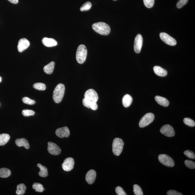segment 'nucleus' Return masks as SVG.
<instances>
[{
	"mask_svg": "<svg viewBox=\"0 0 195 195\" xmlns=\"http://www.w3.org/2000/svg\"><path fill=\"white\" fill-rule=\"evenodd\" d=\"M56 133L58 137L60 138H68L69 136L70 131L67 127L65 126L56 129Z\"/></svg>",
	"mask_w": 195,
	"mask_h": 195,
	"instance_id": "obj_13",
	"label": "nucleus"
},
{
	"mask_svg": "<svg viewBox=\"0 0 195 195\" xmlns=\"http://www.w3.org/2000/svg\"><path fill=\"white\" fill-rule=\"evenodd\" d=\"M156 102L159 105L163 107H168L169 106V102L168 100L166 98L159 96H156L155 97Z\"/></svg>",
	"mask_w": 195,
	"mask_h": 195,
	"instance_id": "obj_20",
	"label": "nucleus"
},
{
	"mask_svg": "<svg viewBox=\"0 0 195 195\" xmlns=\"http://www.w3.org/2000/svg\"><path fill=\"white\" fill-rule=\"evenodd\" d=\"M160 37L162 41L168 45L173 46L177 44L176 40L166 33H161Z\"/></svg>",
	"mask_w": 195,
	"mask_h": 195,
	"instance_id": "obj_7",
	"label": "nucleus"
},
{
	"mask_svg": "<svg viewBox=\"0 0 195 195\" xmlns=\"http://www.w3.org/2000/svg\"><path fill=\"white\" fill-rule=\"evenodd\" d=\"M84 97L92 102H97L98 100V96L96 91L93 89H90L85 92Z\"/></svg>",
	"mask_w": 195,
	"mask_h": 195,
	"instance_id": "obj_9",
	"label": "nucleus"
},
{
	"mask_svg": "<svg viewBox=\"0 0 195 195\" xmlns=\"http://www.w3.org/2000/svg\"><path fill=\"white\" fill-rule=\"evenodd\" d=\"M83 104L84 106L91 108L92 110H96L98 109V106L96 102H92L85 98H84L83 99Z\"/></svg>",
	"mask_w": 195,
	"mask_h": 195,
	"instance_id": "obj_16",
	"label": "nucleus"
},
{
	"mask_svg": "<svg viewBox=\"0 0 195 195\" xmlns=\"http://www.w3.org/2000/svg\"><path fill=\"white\" fill-rule=\"evenodd\" d=\"M133 192L135 195H143V193L141 187L138 185L135 184L133 186Z\"/></svg>",
	"mask_w": 195,
	"mask_h": 195,
	"instance_id": "obj_28",
	"label": "nucleus"
},
{
	"mask_svg": "<svg viewBox=\"0 0 195 195\" xmlns=\"http://www.w3.org/2000/svg\"><path fill=\"white\" fill-rule=\"evenodd\" d=\"M185 164L187 167L190 169H195V163L190 160H187L185 161Z\"/></svg>",
	"mask_w": 195,
	"mask_h": 195,
	"instance_id": "obj_32",
	"label": "nucleus"
},
{
	"mask_svg": "<svg viewBox=\"0 0 195 195\" xmlns=\"http://www.w3.org/2000/svg\"><path fill=\"white\" fill-rule=\"evenodd\" d=\"M158 159L161 163L166 166L172 167L175 166L173 159L167 155L160 154L159 156Z\"/></svg>",
	"mask_w": 195,
	"mask_h": 195,
	"instance_id": "obj_6",
	"label": "nucleus"
},
{
	"mask_svg": "<svg viewBox=\"0 0 195 195\" xmlns=\"http://www.w3.org/2000/svg\"><path fill=\"white\" fill-rule=\"evenodd\" d=\"M40 169V171L39 172V175L43 178H46L48 175V170L47 168L45 166H43L41 164L38 163L37 165Z\"/></svg>",
	"mask_w": 195,
	"mask_h": 195,
	"instance_id": "obj_22",
	"label": "nucleus"
},
{
	"mask_svg": "<svg viewBox=\"0 0 195 195\" xmlns=\"http://www.w3.org/2000/svg\"><path fill=\"white\" fill-rule=\"evenodd\" d=\"M47 150L49 153L53 155H58L61 152V150L60 147L54 143L51 142H49L48 143Z\"/></svg>",
	"mask_w": 195,
	"mask_h": 195,
	"instance_id": "obj_10",
	"label": "nucleus"
},
{
	"mask_svg": "<svg viewBox=\"0 0 195 195\" xmlns=\"http://www.w3.org/2000/svg\"><path fill=\"white\" fill-rule=\"evenodd\" d=\"M55 62H51L44 67V72L47 74H51L54 70Z\"/></svg>",
	"mask_w": 195,
	"mask_h": 195,
	"instance_id": "obj_23",
	"label": "nucleus"
},
{
	"mask_svg": "<svg viewBox=\"0 0 195 195\" xmlns=\"http://www.w3.org/2000/svg\"><path fill=\"white\" fill-rule=\"evenodd\" d=\"M87 55V50L85 46L81 44L77 48L76 59L78 63L82 64L84 63L86 60Z\"/></svg>",
	"mask_w": 195,
	"mask_h": 195,
	"instance_id": "obj_3",
	"label": "nucleus"
},
{
	"mask_svg": "<svg viewBox=\"0 0 195 195\" xmlns=\"http://www.w3.org/2000/svg\"><path fill=\"white\" fill-rule=\"evenodd\" d=\"M92 6V4L91 3L89 2V1H87V2L85 3L82 6L80 10L81 11H87V10L90 9L91 8Z\"/></svg>",
	"mask_w": 195,
	"mask_h": 195,
	"instance_id": "obj_30",
	"label": "nucleus"
},
{
	"mask_svg": "<svg viewBox=\"0 0 195 195\" xmlns=\"http://www.w3.org/2000/svg\"><path fill=\"white\" fill-rule=\"evenodd\" d=\"M34 88L39 90H44L46 89V86L45 84L43 83H36L33 85Z\"/></svg>",
	"mask_w": 195,
	"mask_h": 195,
	"instance_id": "obj_29",
	"label": "nucleus"
},
{
	"mask_svg": "<svg viewBox=\"0 0 195 195\" xmlns=\"http://www.w3.org/2000/svg\"><path fill=\"white\" fill-rule=\"evenodd\" d=\"M92 28L95 32L103 35H108L110 32V28L109 25L103 22H98L92 25Z\"/></svg>",
	"mask_w": 195,
	"mask_h": 195,
	"instance_id": "obj_1",
	"label": "nucleus"
},
{
	"mask_svg": "<svg viewBox=\"0 0 195 195\" xmlns=\"http://www.w3.org/2000/svg\"><path fill=\"white\" fill-rule=\"evenodd\" d=\"M114 1H116V0H114Z\"/></svg>",
	"mask_w": 195,
	"mask_h": 195,
	"instance_id": "obj_42",
	"label": "nucleus"
},
{
	"mask_svg": "<svg viewBox=\"0 0 195 195\" xmlns=\"http://www.w3.org/2000/svg\"><path fill=\"white\" fill-rule=\"evenodd\" d=\"M183 121L186 125L189 126L193 127L195 126V123L194 120L189 118H184Z\"/></svg>",
	"mask_w": 195,
	"mask_h": 195,
	"instance_id": "obj_31",
	"label": "nucleus"
},
{
	"mask_svg": "<svg viewBox=\"0 0 195 195\" xmlns=\"http://www.w3.org/2000/svg\"><path fill=\"white\" fill-rule=\"evenodd\" d=\"M22 100L24 103L28 104V105H33L35 103V101L27 97H24L22 99Z\"/></svg>",
	"mask_w": 195,
	"mask_h": 195,
	"instance_id": "obj_35",
	"label": "nucleus"
},
{
	"mask_svg": "<svg viewBox=\"0 0 195 195\" xmlns=\"http://www.w3.org/2000/svg\"><path fill=\"white\" fill-rule=\"evenodd\" d=\"M32 187L35 190V192H42L44 190L42 185L39 183H34Z\"/></svg>",
	"mask_w": 195,
	"mask_h": 195,
	"instance_id": "obj_27",
	"label": "nucleus"
},
{
	"mask_svg": "<svg viewBox=\"0 0 195 195\" xmlns=\"http://www.w3.org/2000/svg\"><path fill=\"white\" fill-rule=\"evenodd\" d=\"M124 143L122 139L117 138H115L112 143V151L116 156H119L123 151Z\"/></svg>",
	"mask_w": 195,
	"mask_h": 195,
	"instance_id": "obj_4",
	"label": "nucleus"
},
{
	"mask_svg": "<svg viewBox=\"0 0 195 195\" xmlns=\"http://www.w3.org/2000/svg\"><path fill=\"white\" fill-rule=\"evenodd\" d=\"M10 2L12 3L13 4H17L18 3V0H8Z\"/></svg>",
	"mask_w": 195,
	"mask_h": 195,
	"instance_id": "obj_40",
	"label": "nucleus"
},
{
	"mask_svg": "<svg viewBox=\"0 0 195 195\" xmlns=\"http://www.w3.org/2000/svg\"><path fill=\"white\" fill-rule=\"evenodd\" d=\"M143 38L140 34L137 35L135 38L134 49L135 53H139L141 51L142 46Z\"/></svg>",
	"mask_w": 195,
	"mask_h": 195,
	"instance_id": "obj_12",
	"label": "nucleus"
},
{
	"mask_svg": "<svg viewBox=\"0 0 195 195\" xmlns=\"http://www.w3.org/2000/svg\"><path fill=\"white\" fill-rule=\"evenodd\" d=\"M115 191L117 194L118 195H126L123 189L120 187H117L115 189Z\"/></svg>",
	"mask_w": 195,
	"mask_h": 195,
	"instance_id": "obj_38",
	"label": "nucleus"
},
{
	"mask_svg": "<svg viewBox=\"0 0 195 195\" xmlns=\"http://www.w3.org/2000/svg\"><path fill=\"white\" fill-rule=\"evenodd\" d=\"M65 87L63 84L58 85L53 92V99L55 102L59 103L62 101L65 94Z\"/></svg>",
	"mask_w": 195,
	"mask_h": 195,
	"instance_id": "obj_2",
	"label": "nucleus"
},
{
	"mask_svg": "<svg viewBox=\"0 0 195 195\" xmlns=\"http://www.w3.org/2000/svg\"><path fill=\"white\" fill-rule=\"evenodd\" d=\"M15 144L17 146L24 147L26 149L29 148L30 145L27 140L24 138H18L15 141Z\"/></svg>",
	"mask_w": 195,
	"mask_h": 195,
	"instance_id": "obj_18",
	"label": "nucleus"
},
{
	"mask_svg": "<svg viewBox=\"0 0 195 195\" xmlns=\"http://www.w3.org/2000/svg\"><path fill=\"white\" fill-rule=\"evenodd\" d=\"M144 5L148 8H151L154 5L155 0H143Z\"/></svg>",
	"mask_w": 195,
	"mask_h": 195,
	"instance_id": "obj_33",
	"label": "nucleus"
},
{
	"mask_svg": "<svg viewBox=\"0 0 195 195\" xmlns=\"http://www.w3.org/2000/svg\"><path fill=\"white\" fill-rule=\"evenodd\" d=\"M30 42L26 38H22L19 40L17 46L18 50L19 52H23L29 46Z\"/></svg>",
	"mask_w": 195,
	"mask_h": 195,
	"instance_id": "obj_14",
	"label": "nucleus"
},
{
	"mask_svg": "<svg viewBox=\"0 0 195 195\" xmlns=\"http://www.w3.org/2000/svg\"><path fill=\"white\" fill-rule=\"evenodd\" d=\"M74 161L72 158H68L65 159L62 164V167L64 171H69L74 167Z\"/></svg>",
	"mask_w": 195,
	"mask_h": 195,
	"instance_id": "obj_11",
	"label": "nucleus"
},
{
	"mask_svg": "<svg viewBox=\"0 0 195 195\" xmlns=\"http://www.w3.org/2000/svg\"><path fill=\"white\" fill-rule=\"evenodd\" d=\"M154 118L155 116L153 113H147L140 120L139 123V127L144 128L148 126L154 121Z\"/></svg>",
	"mask_w": 195,
	"mask_h": 195,
	"instance_id": "obj_5",
	"label": "nucleus"
},
{
	"mask_svg": "<svg viewBox=\"0 0 195 195\" xmlns=\"http://www.w3.org/2000/svg\"><path fill=\"white\" fill-rule=\"evenodd\" d=\"M42 43L44 45L47 47H52L57 45V41L53 38L44 37L42 40Z\"/></svg>",
	"mask_w": 195,
	"mask_h": 195,
	"instance_id": "obj_17",
	"label": "nucleus"
},
{
	"mask_svg": "<svg viewBox=\"0 0 195 195\" xmlns=\"http://www.w3.org/2000/svg\"><path fill=\"white\" fill-rule=\"evenodd\" d=\"M160 132L162 134L168 137H172L175 134V130L172 126L169 124L164 125L161 128Z\"/></svg>",
	"mask_w": 195,
	"mask_h": 195,
	"instance_id": "obj_8",
	"label": "nucleus"
},
{
	"mask_svg": "<svg viewBox=\"0 0 195 195\" xmlns=\"http://www.w3.org/2000/svg\"><path fill=\"white\" fill-rule=\"evenodd\" d=\"M1 80H2V79H1V76H0V83L1 82Z\"/></svg>",
	"mask_w": 195,
	"mask_h": 195,
	"instance_id": "obj_41",
	"label": "nucleus"
},
{
	"mask_svg": "<svg viewBox=\"0 0 195 195\" xmlns=\"http://www.w3.org/2000/svg\"><path fill=\"white\" fill-rule=\"evenodd\" d=\"M188 0H179L177 3L176 6L178 8H181L188 2Z\"/></svg>",
	"mask_w": 195,
	"mask_h": 195,
	"instance_id": "obj_37",
	"label": "nucleus"
},
{
	"mask_svg": "<svg viewBox=\"0 0 195 195\" xmlns=\"http://www.w3.org/2000/svg\"><path fill=\"white\" fill-rule=\"evenodd\" d=\"M22 113L23 115L25 117H29V116L34 115L35 114V111L33 110H23Z\"/></svg>",
	"mask_w": 195,
	"mask_h": 195,
	"instance_id": "obj_34",
	"label": "nucleus"
},
{
	"mask_svg": "<svg viewBox=\"0 0 195 195\" xmlns=\"http://www.w3.org/2000/svg\"><path fill=\"white\" fill-rule=\"evenodd\" d=\"M26 189V187L25 184H20L18 185L16 192V194L18 195H23L25 194Z\"/></svg>",
	"mask_w": 195,
	"mask_h": 195,
	"instance_id": "obj_26",
	"label": "nucleus"
},
{
	"mask_svg": "<svg viewBox=\"0 0 195 195\" xmlns=\"http://www.w3.org/2000/svg\"><path fill=\"white\" fill-rule=\"evenodd\" d=\"M133 101L131 96L129 94L125 95L122 99V103L125 108H128L130 106Z\"/></svg>",
	"mask_w": 195,
	"mask_h": 195,
	"instance_id": "obj_21",
	"label": "nucleus"
},
{
	"mask_svg": "<svg viewBox=\"0 0 195 195\" xmlns=\"http://www.w3.org/2000/svg\"><path fill=\"white\" fill-rule=\"evenodd\" d=\"M168 195H183L182 193L178 192L175 190H169L167 192Z\"/></svg>",
	"mask_w": 195,
	"mask_h": 195,
	"instance_id": "obj_39",
	"label": "nucleus"
},
{
	"mask_svg": "<svg viewBox=\"0 0 195 195\" xmlns=\"http://www.w3.org/2000/svg\"><path fill=\"white\" fill-rule=\"evenodd\" d=\"M154 71L157 75L161 77L166 76L167 74V72L166 70L163 69L161 67L155 66L153 68Z\"/></svg>",
	"mask_w": 195,
	"mask_h": 195,
	"instance_id": "obj_19",
	"label": "nucleus"
},
{
	"mask_svg": "<svg viewBox=\"0 0 195 195\" xmlns=\"http://www.w3.org/2000/svg\"><path fill=\"white\" fill-rule=\"evenodd\" d=\"M11 175V172L9 169L3 168L0 169V178H8Z\"/></svg>",
	"mask_w": 195,
	"mask_h": 195,
	"instance_id": "obj_25",
	"label": "nucleus"
},
{
	"mask_svg": "<svg viewBox=\"0 0 195 195\" xmlns=\"http://www.w3.org/2000/svg\"><path fill=\"white\" fill-rule=\"evenodd\" d=\"M10 135L7 134H2L0 135V146L6 145L10 139Z\"/></svg>",
	"mask_w": 195,
	"mask_h": 195,
	"instance_id": "obj_24",
	"label": "nucleus"
},
{
	"mask_svg": "<svg viewBox=\"0 0 195 195\" xmlns=\"http://www.w3.org/2000/svg\"><path fill=\"white\" fill-rule=\"evenodd\" d=\"M184 154L188 158L192 159H195L194 153L190 150H187L184 152Z\"/></svg>",
	"mask_w": 195,
	"mask_h": 195,
	"instance_id": "obj_36",
	"label": "nucleus"
},
{
	"mask_svg": "<svg viewBox=\"0 0 195 195\" xmlns=\"http://www.w3.org/2000/svg\"><path fill=\"white\" fill-rule=\"evenodd\" d=\"M96 171L93 169L89 170L86 175V180L89 184H93L94 183L96 177Z\"/></svg>",
	"mask_w": 195,
	"mask_h": 195,
	"instance_id": "obj_15",
	"label": "nucleus"
}]
</instances>
